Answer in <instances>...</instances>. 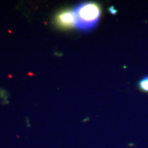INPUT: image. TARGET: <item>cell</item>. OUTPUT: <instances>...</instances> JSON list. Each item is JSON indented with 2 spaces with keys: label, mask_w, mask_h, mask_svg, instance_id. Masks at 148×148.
I'll list each match as a JSON object with an SVG mask.
<instances>
[{
  "label": "cell",
  "mask_w": 148,
  "mask_h": 148,
  "mask_svg": "<svg viewBox=\"0 0 148 148\" xmlns=\"http://www.w3.org/2000/svg\"><path fill=\"white\" fill-rule=\"evenodd\" d=\"M75 16V27L79 30H90L94 28L100 18L101 10L95 2H84L73 9Z\"/></svg>",
  "instance_id": "1"
},
{
  "label": "cell",
  "mask_w": 148,
  "mask_h": 148,
  "mask_svg": "<svg viewBox=\"0 0 148 148\" xmlns=\"http://www.w3.org/2000/svg\"><path fill=\"white\" fill-rule=\"evenodd\" d=\"M56 21L59 26L64 28L75 27V16L73 10H66L60 12L56 18Z\"/></svg>",
  "instance_id": "2"
},
{
  "label": "cell",
  "mask_w": 148,
  "mask_h": 148,
  "mask_svg": "<svg viewBox=\"0 0 148 148\" xmlns=\"http://www.w3.org/2000/svg\"><path fill=\"white\" fill-rule=\"evenodd\" d=\"M138 86L140 90L145 92H148V76L140 79L138 83Z\"/></svg>",
  "instance_id": "3"
}]
</instances>
